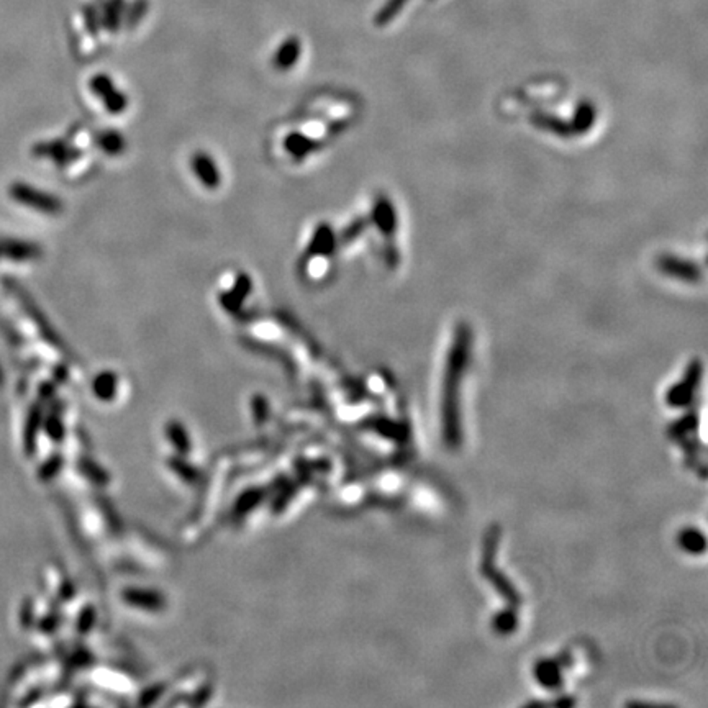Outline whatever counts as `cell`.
<instances>
[{
	"label": "cell",
	"mask_w": 708,
	"mask_h": 708,
	"mask_svg": "<svg viewBox=\"0 0 708 708\" xmlns=\"http://www.w3.org/2000/svg\"><path fill=\"white\" fill-rule=\"evenodd\" d=\"M251 288H253L251 277L244 274V272H238L230 288H228V291H222L220 303L228 310H238L244 302V298L251 293Z\"/></svg>",
	"instance_id": "5b68a950"
},
{
	"label": "cell",
	"mask_w": 708,
	"mask_h": 708,
	"mask_svg": "<svg viewBox=\"0 0 708 708\" xmlns=\"http://www.w3.org/2000/svg\"><path fill=\"white\" fill-rule=\"evenodd\" d=\"M282 150H284L286 155L293 161H302L312 152L318 151L321 146V141L312 138L307 133H303L301 128L292 130V132H287L284 138H282Z\"/></svg>",
	"instance_id": "7a4b0ae2"
},
{
	"label": "cell",
	"mask_w": 708,
	"mask_h": 708,
	"mask_svg": "<svg viewBox=\"0 0 708 708\" xmlns=\"http://www.w3.org/2000/svg\"><path fill=\"white\" fill-rule=\"evenodd\" d=\"M661 269L667 274H674L675 277H680V279H687V281H695L699 272L697 268H694L687 261H680L674 258H664L661 261Z\"/></svg>",
	"instance_id": "ba28073f"
},
{
	"label": "cell",
	"mask_w": 708,
	"mask_h": 708,
	"mask_svg": "<svg viewBox=\"0 0 708 708\" xmlns=\"http://www.w3.org/2000/svg\"><path fill=\"white\" fill-rule=\"evenodd\" d=\"M15 199L24 202L25 205L35 207L40 212H45V214L56 215L63 210V204L54 197V195L40 192V190L31 189L28 186H17L14 189Z\"/></svg>",
	"instance_id": "277c9868"
},
{
	"label": "cell",
	"mask_w": 708,
	"mask_h": 708,
	"mask_svg": "<svg viewBox=\"0 0 708 708\" xmlns=\"http://www.w3.org/2000/svg\"><path fill=\"white\" fill-rule=\"evenodd\" d=\"M90 90L97 99H100L103 108L112 115L123 113L128 108V99L122 90L117 89L110 76L97 74L90 79Z\"/></svg>",
	"instance_id": "6da1fadb"
},
{
	"label": "cell",
	"mask_w": 708,
	"mask_h": 708,
	"mask_svg": "<svg viewBox=\"0 0 708 708\" xmlns=\"http://www.w3.org/2000/svg\"><path fill=\"white\" fill-rule=\"evenodd\" d=\"M190 167H192L195 177L199 179L200 184H202L205 189L215 190L220 187L222 184L220 169L209 152L205 151L194 152L192 160H190Z\"/></svg>",
	"instance_id": "3957f363"
},
{
	"label": "cell",
	"mask_w": 708,
	"mask_h": 708,
	"mask_svg": "<svg viewBox=\"0 0 708 708\" xmlns=\"http://www.w3.org/2000/svg\"><path fill=\"white\" fill-rule=\"evenodd\" d=\"M301 58V41L297 38H288L277 50L272 64L277 71H288Z\"/></svg>",
	"instance_id": "8992f818"
},
{
	"label": "cell",
	"mask_w": 708,
	"mask_h": 708,
	"mask_svg": "<svg viewBox=\"0 0 708 708\" xmlns=\"http://www.w3.org/2000/svg\"><path fill=\"white\" fill-rule=\"evenodd\" d=\"M94 143L97 148L108 156H118L127 150V140L115 130H105V132L94 136Z\"/></svg>",
	"instance_id": "52a82bcc"
}]
</instances>
